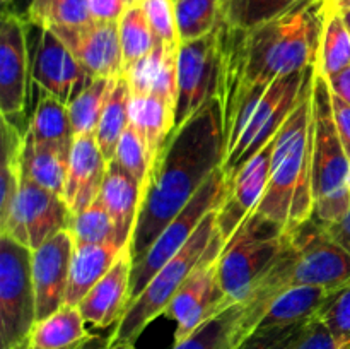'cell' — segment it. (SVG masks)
<instances>
[{"mask_svg": "<svg viewBox=\"0 0 350 349\" xmlns=\"http://www.w3.org/2000/svg\"><path fill=\"white\" fill-rule=\"evenodd\" d=\"M181 43L200 40L221 21V0H174Z\"/></svg>", "mask_w": 350, "mask_h": 349, "instance_id": "cell-36", "label": "cell"}, {"mask_svg": "<svg viewBox=\"0 0 350 349\" xmlns=\"http://www.w3.org/2000/svg\"><path fill=\"white\" fill-rule=\"evenodd\" d=\"M118 34L123 55V72L140 58L147 57L159 44L140 3L126 7L118 21Z\"/></svg>", "mask_w": 350, "mask_h": 349, "instance_id": "cell-33", "label": "cell"}, {"mask_svg": "<svg viewBox=\"0 0 350 349\" xmlns=\"http://www.w3.org/2000/svg\"><path fill=\"white\" fill-rule=\"evenodd\" d=\"M98 201L115 221L120 245H130L142 207L144 192L135 178L123 170L115 159L109 161L106 168L105 181Z\"/></svg>", "mask_w": 350, "mask_h": 349, "instance_id": "cell-21", "label": "cell"}, {"mask_svg": "<svg viewBox=\"0 0 350 349\" xmlns=\"http://www.w3.org/2000/svg\"><path fill=\"white\" fill-rule=\"evenodd\" d=\"M294 349H338L335 344L334 337L328 332V328L325 327L323 322L318 317L311 318L308 322L306 328L301 334L299 341L296 342Z\"/></svg>", "mask_w": 350, "mask_h": 349, "instance_id": "cell-43", "label": "cell"}, {"mask_svg": "<svg viewBox=\"0 0 350 349\" xmlns=\"http://www.w3.org/2000/svg\"><path fill=\"white\" fill-rule=\"evenodd\" d=\"M31 5H33V0H2V12L16 14L27 21Z\"/></svg>", "mask_w": 350, "mask_h": 349, "instance_id": "cell-48", "label": "cell"}, {"mask_svg": "<svg viewBox=\"0 0 350 349\" xmlns=\"http://www.w3.org/2000/svg\"><path fill=\"white\" fill-rule=\"evenodd\" d=\"M306 324L293 325L286 328H273V331H256L239 344L238 349H294L299 341L301 334L306 328Z\"/></svg>", "mask_w": 350, "mask_h": 349, "instance_id": "cell-42", "label": "cell"}, {"mask_svg": "<svg viewBox=\"0 0 350 349\" xmlns=\"http://www.w3.org/2000/svg\"><path fill=\"white\" fill-rule=\"evenodd\" d=\"M88 5L92 21H101V23L116 21L118 23L129 3L126 0H88Z\"/></svg>", "mask_w": 350, "mask_h": 349, "instance_id": "cell-44", "label": "cell"}, {"mask_svg": "<svg viewBox=\"0 0 350 349\" xmlns=\"http://www.w3.org/2000/svg\"><path fill=\"white\" fill-rule=\"evenodd\" d=\"M85 318L77 307L64 305L50 317L36 320L26 341V349H82L94 334L85 328Z\"/></svg>", "mask_w": 350, "mask_h": 349, "instance_id": "cell-26", "label": "cell"}, {"mask_svg": "<svg viewBox=\"0 0 350 349\" xmlns=\"http://www.w3.org/2000/svg\"><path fill=\"white\" fill-rule=\"evenodd\" d=\"M301 0H221V21L236 31H252L287 10Z\"/></svg>", "mask_w": 350, "mask_h": 349, "instance_id": "cell-32", "label": "cell"}, {"mask_svg": "<svg viewBox=\"0 0 350 349\" xmlns=\"http://www.w3.org/2000/svg\"><path fill=\"white\" fill-rule=\"evenodd\" d=\"M82 349H109L108 348V337H101V335H92L91 341L84 346Z\"/></svg>", "mask_w": 350, "mask_h": 349, "instance_id": "cell-49", "label": "cell"}, {"mask_svg": "<svg viewBox=\"0 0 350 349\" xmlns=\"http://www.w3.org/2000/svg\"><path fill=\"white\" fill-rule=\"evenodd\" d=\"M328 7L335 10H345L350 9V0H327Z\"/></svg>", "mask_w": 350, "mask_h": 349, "instance_id": "cell-50", "label": "cell"}, {"mask_svg": "<svg viewBox=\"0 0 350 349\" xmlns=\"http://www.w3.org/2000/svg\"><path fill=\"white\" fill-rule=\"evenodd\" d=\"M130 125L135 127L146 144L152 177L174 130V106L157 96H132Z\"/></svg>", "mask_w": 350, "mask_h": 349, "instance_id": "cell-23", "label": "cell"}, {"mask_svg": "<svg viewBox=\"0 0 350 349\" xmlns=\"http://www.w3.org/2000/svg\"><path fill=\"white\" fill-rule=\"evenodd\" d=\"M217 209L207 214L193 233L187 245L170 260L159 272L149 281L142 293L129 305L123 317L115 325L108 337L109 349H123L133 346L147 325L156 320L166 311L173 298L191 276L202 260L208 255L212 245L219 238L217 231Z\"/></svg>", "mask_w": 350, "mask_h": 349, "instance_id": "cell-5", "label": "cell"}, {"mask_svg": "<svg viewBox=\"0 0 350 349\" xmlns=\"http://www.w3.org/2000/svg\"><path fill=\"white\" fill-rule=\"evenodd\" d=\"M327 0H301L282 16L252 31L217 23L221 75L215 99L229 137L246 96L277 79L317 65Z\"/></svg>", "mask_w": 350, "mask_h": 349, "instance_id": "cell-1", "label": "cell"}, {"mask_svg": "<svg viewBox=\"0 0 350 349\" xmlns=\"http://www.w3.org/2000/svg\"><path fill=\"white\" fill-rule=\"evenodd\" d=\"M113 81L115 77H94L68 103L67 109L75 137L96 133Z\"/></svg>", "mask_w": 350, "mask_h": 349, "instance_id": "cell-34", "label": "cell"}, {"mask_svg": "<svg viewBox=\"0 0 350 349\" xmlns=\"http://www.w3.org/2000/svg\"><path fill=\"white\" fill-rule=\"evenodd\" d=\"M313 74L314 67L293 72L246 96L228 137L221 166L228 183L253 156L273 142L311 84Z\"/></svg>", "mask_w": 350, "mask_h": 349, "instance_id": "cell-4", "label": "cell"}, {"mask_svg": "<svg viewBox=\"0 0 350 349\" xmlns=\"http://www.w3.org/2000/svg\"><path fill=\"white\" fill-rule=\"evenodd\" d=\"M123 248L125 246H120L116 243L75 246L74 255H72L65 305L77 307L84 300L85 294L115 266L118 257L122 255Z\"/></svg>", "mask_w": 350, "mask_h": 349, "instance_id": "cell-25", "label": "cell"}, {"mask_svg": "<svg viewBox=\"0 0 350 349\" xmlns=\"http://www.w3.org/2000/svg\"><path fill=\"white\" fill-rule=\"evenodd\" d=\"M327 231L330 233L332 238L345 250V252L350 253V211L347 212L344 219L337 222H332V224H325Z\"/></svg>", "mask_w": 350, "mask_h": 349, "instance_id": "cell-46", "label": "cell"}, {"mask_svg": "<svg viewBox=\"0 0 350 349\" xmlns=\"http://www.w3.org/2000/svg\"><path fill=\"white\" fill-rule=\"evenodd\" d=\"M92 21L88 0H33L27 23L36 27H74Z\"/></svg>", "mask_w": 350, "mask_h": 349, "instance_id": "cell-38", "label": "cell"}, {"mask_svg": "<svg viewBox=\"0 0 350 349\" xmlns=\"http://www.w3.org/2000/svg\"><path fill=\"white\" fill-rule=\"evenodd\" d=\"M126 3H129V5H132V3H137V0H126Z\"/></svg>", "mask_w": 350, "mask_h": 349, "instance_id": "cell-52", "label": "cell"}, {"mask_svg": "<svg viewBox=\"0 0 350 349\" xmlns=\"http://www.w3.org/2000/svg\"><path fill=\"white\" fill-rule=\"evenodd\" d=\"M350 67V33L340 10L328 7L314 70L325 79Z\"/></svg>", "mask_w": 350, "mask_h": 349, "instance_id": "cell-31", "label": "cell"}, {"mask_svg": "<svg viewBox=\"0 0 350 349\" xmlns=\"http://www.w3.org/2000/svg\"><path fill=\"white\" fill-rule=\"evenodd\" d=\"M68 231L75 246L108 245V243L120 245L115 221L99 201L92 202L84 211L72 216Z\"/></svg>", "mask_w": 350, "mask_h": 349, "instance_id": "cell-37", "label": "cell"}, {"mask_svg": "<svg viewBox=\"0 0 350 349\" xmlns=\"http://www.w3.org/2000/svg\"><path fill=\"white\" fill-rule=\"evenodd\" d=\"M26 133L2 120V170H0V224L7 219L23 178V151Z\"/></svg>", "mask_w": 350, "mask_h": 349, "instance_id": "cell-30", "label": "cell"}, {"mask_svg": "<svg viewBox=\"0 0 350 349\" xmlns=\"http://www.w3.org/2000/svg\"><path fill=\"white\" fill-rule=\"evenodd\" d=\"M74 248L70 231L64 229L31 252L38 320L50 317L65 305Z\"/></svg>", "mask_w": 350, "mask_h": 349, "instance_id": "cell-15", "label": "cell"}, {"mask_svg": "<svg viewBox=\"0 0 350 349\" xmlns=\"http://www.w3.org/2000/svg\"><path fill=\"white\" fill-rule=\"evenodd\" d=\"M338 349H350V284L332 291L317 315Z\"/></svg>", "mask_w": 350, "mask_h": 349, "instance_id": "cell-40", "label": "cell"}, {"mask_svg": "<svg viewBox=\"0 0 350 349\" xmlns=\"http://www.w3.org/2000/svg\"><path fill=\"white\" fill-rule=\"evenodd\" d=\"M313 139L311 79L301 101L273 139L269 185L255 211L286 231L313 218Z\"/></svg>", "mask_w": 350, "mask_h": 349, "instance_id": "cell-3", "label": "cell"}, {"mask_svg": "<svg viewBox=\"0 0 350 349\" xmlns=\"http://www.w3.org/2000/svg\"><path fill=\"white\" fill-rule=\"evenodd\" d=\"M130 101H132V91L125 74H122L113 81V88L106 99L94 133L99 149L108 163L115 157L120 139L130 125Z\"/></svg>", "mask_w": 350, "mask_h": 349, "instance_id": "cell-29", "label": "cell"}, {"mask_svg": "<svg viewBox=\"0 0 350 349\" xmlns=\"http://www.w3.org/2000/svg\"><path fill=\"white\" fill-rule=\"evenodd\" d=\"M123 349H135V348H133V346H129V348H123Z\"/></svg>", "mask_w": 350, "mask_h": 349, "instance_id": "cell-53", "label": "cell"}, {"mask_svg": "<svg viewBox=\"0 0 350 349\" xmlns=\"http://www.w3.org/2000/svg\"><path fill=\"white\" fill-rule=\"evenodd\" d=\"M229 183L221 170L215 171L204 187L195 194L187 204V207L166 226L163 233L157 236L156 242L150 245L137 262H133L132 269V301L142 293L144 287L149 281L159 272L161 267L166 266L181 248L193 236L200 222L211 214L212 211L221 207L226 194H228ZM130 301V303H132Z\"/></svg>", "mask_w": 350, "mask_h": 349, "instance_id": "cell-10", "label": "cell"}, {"mask_svg": "<svg viewBox=\"0 0 350 349\" xmlns=\"http://www.w3.org/2000/svg\"><path fill=\"white\" fill-rule=\"evenodd\" d=\"M178 51L180 48H170L164 43L157 44L147 57L126 68L132 96H157L174 106L178 82Z\"/></svg>", "mask_w": 350, "mask_h": 349, "instance_id": "cell-22", "label": "cell"}, {"mask_svg": "<svg viewBox=\"0 0 350 349\" xmlns=\"http://www.w3.org/2000/svg\"><path fill=\"white\" fill-rule=\"evenodd\" d=\"M340 12H342V17H344L345 24H347V27H349V33H350V9L340 10Z\"/></svg>", "mask_w": 350, "mask_h": 349, "instance_id": "cell-51", "label": "cell"}, {"mask_svg": "<svg viewBox=\"0 0 350 349\" xmlns=\"http://www.w3.org/2000/svg\"><path fill=\"white\" fill-rule=\"evenodd\" d=\"M70 153L36 142L26 133L23 151V174L40 187L64 197Z\"/></svg>", "mask_w": 350, "mask_h": 349, "instance_id": "cell-27", "label": "cell"}, {"mask_svg": "<svg viewBox=\"0 0 350 349\" xmlns=\"http://www.w3.org/2000/svg\"><path fill=\"white\" fill-rule=\"evenodd\" d=\"M332 109H334L335 127H337V132L340 135L342 146H344L350 159V105L332 92Z\"/></svg>", "mask_w": 350, "mask_h": 349, "instance_id": "cell-45", "label": "cell"}, {"mask_svg": "<svg viewBox=\"0 0 350 349\" xmlns=\"http://www.w3.org/2000/svg\"><path fill=\"white\" fill-rule=\"evenodd\" d=\"M53 31L92 77H118L123 74V55L118 23L91 21L84 26L55 27Z\"/></svg>", "mask_w": 350, "mask_h": 349, "instance_id": "cell-18", "label": "cell"}, {"mask_svg": "<svg viewBox=\"0 0 350 349\" xmlns=\"http://www.w3.org/2000/svg\"><path fill=\"white\" fill-rule=\"evenodd\" d=\"M140 2H142V0H137V3H140Z\"/></svg>", "mask_w": 350, "mask_h": 349, "instance_id": "cell-54", "label": "cell"}, {"mask_svg": "<svg viewBox=\"0 0 350 349\" xmlns=\"http://www.w3.org/2000/svg\"><path fill=\"white\" fill-rule=\"evenodd\" d=\"M287 233V286H318L335 291L350 284V253L345 252L317 218Z\"/></svg>", "mask_w": 350, "mask_h": 349, "instance_id": "cell-8", "label": "cell"}, {"mask_svg": "<svg viewBox=\"0 0 350 349\" xmlns=\"http://www.w3.org/2000/svg\"><path fill=\"white\" fill-rule=\"evenodd\" d=\"M221 235L212 245L211 252L200 266L185 281L181 289L166 308L164 315L176 322L174 342H180L193 334L208 318L215 317L231 305L226 300L217 277V263L222 252Z\"/></svg>", "mask_w": 350, "mask_h": 349, "instance_id": "cell-13", "label": "cell"}, {"mask_svg": "<svg viewBox=\"0 0 350 349\" xmlns=\"http://www.w3.org/2000/svg\"><path fill=\"white\" fill-rule=\"evenodd\" d=\"M228 147L221 105L205 103L185 125L174 130L150 177L133 229V262L142 259L166 226L187 207L205 181L221 170Z\"/></svg>", "mask_w": 350, "mask_h": 349, "instance_id": "cell-2", "label": "cell"}, {"mask_svg": "<svg viewBox=\"0 0 350 349\" xmlns=\"http://www.w3.org/2000/svg\"><path fill=\"white\" fill-rule=\"evenodd\" d=\"M36 320L31 250L0 236V349H26Z\"/></svg>", "mask_w": 350, "mask_h": 349, "instance_id": "cell-9", "label": "cell"}, {"mask_svg": "<svg viewBox=\"0 0 350 349\" xmlns=\"http://www.w3.org/2000/svg\"><path fill=\"white\" fill-rule=\"evenodd\" d=\"M241 313L243 303L231 305L215 317L208 318L187 339L174 342L173 349H232V337Z\"/></svg>", "mask_w": 350, "mask_h": 349, "instance_id": "cell-35", "label": "cell"}, {"mask_svg": "<svg viewBox=\"0 0 350 349\" xmlns=\"http://www.w3.org/2000/svg\"><path fill=\"white\" fill-rule=\"evenodd\" d=\"M27 135L36 142L72 153L75 133L72 130L67 105L51 96L50 92L41 91L36 109L29 120Z\"/></svg>", "mask_w": 350, "mask_h": 349, "instance_id": "cell-28", "label": "cell"}, {"mask_svg": "<svg viewBox=\"0 0 350 349\" xmlns=\"http://www.w3.org/2000/svg\"><path fill=\"white\" fill-rule=\"evenodd\" d=\"M132 269L133 257L129 245L108 274L77 305L88 324L98 328L118 324L132 301Z\"/></svg>", "mask_w": 350, "mask_h": 349, "instance_id": "cell-19", "label": "cell"}, {"mask_svg": "<svg viewBox=\"0 0 350 349\" xmlns=\"http://www.w3.org/2000/svg\"><path fill=\"white\" fill-rule=\"evenodd\" d=\"M221 75L217 26L207 36L180 44L174 101V130L188 122L205 103L215 98ZM173 130V132H174Z\"/></svg>", "mask_w": 350, "mask_h": 349, "instance_id": "cell-12", "label": "cell"}, {"mask_svg": "<svg viewBox=\"0 0 350 349\" xmlns=\"http://www.w3.org/2000/svg\"><path fill=\"white\" fill-rule=\"evenodd\" d=\"M313 218L332 224L350 211V159L335 127L330 86L317 70L313 75Z\"/></svg>", "mask_w": 350, "mask_h": 349, "instance_id": "cell-6", "label": "cell"}, {"mask_svg": "<svg viewBox=\"0 0 350 349\" xmlns=\"http://www.w3.org/2000/svg\"><path fill=\"white\" fill-rule=\"evenodd\" d=\"M330 293L332 291L327 287L318 286H297L286 289L267 307L265 313L262 315L253 332L306 324L317 317Z\"/></svg>", "mask_w": 350, "mask_h": 349, "instance_id": "cell-24", "label": "cell"}, {"mask_svg": "<svg viewBox=\"0 0 350 349\" xmlns=\"http://www.w3.org/2000/svg\"><path fill=\"white\" fill-rule=\"evenodd\" d=\"M286 238V229L260 212L239 226L222 246L217 263L219 284L229 305L248 300L280 257Z\"/></svg>", "mask_w": 350, "mask_h": 349, "instance_id": "cell-7", "label": "cell"}, {"mask_svg": "<svg viewBox=\"0 0 350 349\" xmlns=\"http://www.w3.org/2000/svg\"><path fill=\"white\" fill-rule=\"evenodd\" d=\"M272 151L273 142H270L229 181L228 194L221 207L217 209V218H215L217 231L224 245L238 231L239 226L258 209L269 185Z\"/></svg>", "mask_w": 350, "mask_h": 349, "instance_id": "cell-17", "label": "cell"}, {"mask_svg": "<svg viewBox=\"0 0 350 349\" xmlns=\"http://www.w3.org/2000/svg\"><path fill=\"white\" fill-rule=\"evenodd\" d=\"M327 82L334 94H337L338 98H342L350 105V67L332 75L330 79H327Z\"/></svg>", "mask_w": 350, "mask_h": 349, "instance_id": "cell-47", "label": "cell"}, {"mask_svg": "<svg viewBox=\"0 0 350 349\" xmlns=\"http://www.w3.org/2000/svg\"><path fill=\"white\" fill-rule=\"evenodd\" d=\"M38 29L40 40L31 68L33 81L40 86L41 91L50 92L51 96L68 105L72 98L77 96L94 77L79 64L67 44L53 31L46 27Z\"/></svg>", "mask_w": 350, "mask_h": 349, "instance_id": "cell-16", "label": "cell"}, {"mask_svg": "<svg viewBox=\"0 0 350 349\" xmlns=\"http://www.w3.org/2000/svg\"><path fill=\"white\" fill-rule=\"evenodd\" d=\"M108 161L103 156L96 135L75 137L72 146L64 201L72 216L98 201Z\"/></svg>", "mask_w": 350, "mask_h": 349, "instance_id": "cell-20", "label": "cell"}, {"mask_svg": "<svg viewBox=\"0 0 350 349\" xmlns=\"http://www.w3.org/2000/svg\"><path fill=\"white\" fill-rule=\"evenodd\" d=\"M70 221L72 212L62 195L40 187L23 174L12 209L0 224V236H10L33 252L51 236L68 229Z\"/></svg>", "mask_w": 350, "mask_h": 349, "instance_id": "cell-11", "label": "cell"}, {"mask_svg": "<svg viewBox=\"0 0 350 349\" xmlns=\"http://www.w3.org/2000/svg\"><path fill=\"white\" fill-rule=\"evenodd\" d=\"M140 5L157 40L170 48H180L181 41L174 14V0H142Z\"/></svg>", "mask_w": 350, "mask_h": 349, "instance_id": "cell-41", "label": "cell"}, {"mask_svg": "<svg viewBox=\"0 0 350 349\" xmlns=\"http://www.w3.org/2000/svg\"><path fill=\"white\" fill-rule=\"evenodd\" d=\"M27 21L10 12H2L0 24V112L23 132H27Z\"/></svg>", "mask_w": 350, "mask_h": 349, "instance_id": "cell-14", "label": "cell"}, {"mask_svg": "<svg viewBox=\"0 0 350 349\" xmlns=\"http://www.w3.org/2000/svg\"><path fill=\"white\" fill-rule=\"evenodd\" d=\"M113 159L135 178L137 183L142 187L144 197H146L150 180V159L149 154H147L146 144H144L142 137L139 135L133 125H129L123 132Z\"/></svg>", "mask_w": 350, "mask_h": 349, "instance_id": "cell-39", "label": "cell"}]
</instances>
